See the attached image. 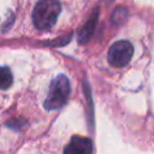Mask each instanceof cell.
Instances as JSON below:
<instances>
[{
    "mask_svg": "<svg viewBox=\"0 0 154 154\" xmlns=\"http://www.w3.org/2000/svg\"><path fill=\"white\" fill-rule=\"evenodd\" d=\"M97 16H99V12H97V10L94 12V14L93 16H90V18H89V20L83 25V28L79 30V32H78V40L81 41V42H85V41H88L89 38H90V36H91V34H93V31H94V29H95V25H96V23H97Z\"/></svg>",
    "mask_w": 154,
    "mask_h": 154,
    "instance_id": "5b68a950",
    "label": "cell"
},
{
    "mask_svg": "<svg viewBox=\"0 0 154 154\" xmlns=\"http://www.w3.org/2000/svg\"><path fill=\"white\" fill-rule=\"evenodd\" d=\"M70 82L66 76L59 75L55 77L49 85L48 95L45 100V108L48 111L58 109L64 106L70 96Z\"/></svg>",
    "mask_w": 154,
    "mask_h": 154,
    "instance_id": "7a4b0ae2",
    "label": "cell"
},
{
    "mask_svg": "<svg viewBox=\"0 0 154 154\" xmlns=\"http://www.w3.org/2000/svg\"><path fill=\"white\" fill-rule=\"evenodd\" d=\"M61 12L58 0H40L32 11V23L38 30H49Z\"/></svg>",
    "mask_w": 154,
    "mask_h": 154,
    "instance_id": "6da1fadb",
    "label": "cell"
},
{
    "mask_svg": "<svg viewBox=\"0 0 154 154\" xmlns=\"http://www.w3.org/2000/svg\"><path fill=\"white\" fill-rule=\"evenodd\" d=\"M93 143L89 138L82 136H73L65 147L63 154H91Z\"/></svg>",
    "mask_w": 154,
    "mask_h": 154,
    "instance_id": "277c9868",
    "label": "cell"
},
{
    "mask_svg": "<svg viewBox=\"0 0 154 154\" xmlns=\"http://www.w3.org/2000/svg\"><path fill=\"white\" fill-rule=\"evenodd\" d=\"M12 82H13V78H12L11 70L6 66H0V89L2 90L8 89Z\"/></svg>",
    "mask_w": 154,
    "mask_h": 154,
    "instance_id": "8992f818",
    "label": "cell"
},
{
    "mask_svg": "<svg viewBox=\"0 0 154 154\" xmlns=\"http://www.w3.org/2000/svg\"><path fill=\"white\" fill-rule=\"evenodd\" d=\"M132 54L134 47L129 41H117L108 49V61L116 67H123L131 60Z\"/></svg>",
    "mask_w": 154,
    "mask_h": 154,
    "instance_id": "3957f363",
    "label": "cell"
}]
</instances>
